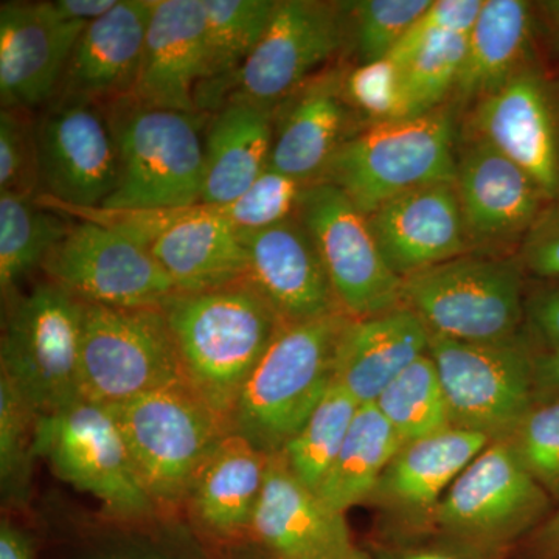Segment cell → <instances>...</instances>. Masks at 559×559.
<instances>
[{
	"instance_id": "obj_1",
	"label": "cell",
	"mask_w": 559,
	"mask_h": 559,
	"mask_svg": "<svg viewBox=\"0 0 559 559\" xmlns=\"http://www.w3.org/2000/svg\"><path fill=\"white\" fill-rule=\"evenodd\" d=\"M162 310L187 384L230 421L246 382L285 322L249 280L178 293Z\"/></svg>"
},
{
	"instance_id": "obj_2",
	"label": "cell",
	"mask_w": 559,
	"mask_h": 559,
	"mask_svg": "<svg viewBox=\"0 0 559 559\" xmlns=\"http://www.w3.org/2000/svg\"><path fill=\"white\" fill-rule=\"evenodd\" d=\"M347 312L283 323L242 389L231 432L266 455L285 450L334 382Z\"/></svg>"
},
{
	"instance_id": "obj_3",
	"label": "cell",
	"mask_w": 559,
	"mask_h": 559,
	"mask_svg": "<svg viewBox=\"0 0 559 559\" xmlns=\"http://www.w3.org/2000/svg\"><path fill=\"white\" fill-rule=\"evenodd\" d=\"M550 503L510 440H495L448 489L429 538L476 559H507L549 518Z\"/></svg>"
},
{
	"instance_id": "obj_4",
	"label": "cell",
	"mask_w": 559,
	"mask_h": 559,
	"mask_svg": "<svg viewBox=\"0 0 559 559\" xmlns=\"http://www.w3.org/2000/svg\"><path fill=\"white\" fill-rule=\"evenodd\" d=\"M120 157L117 189L100 209L180 210L200 205L204 119L124 97L105 106Z\"/></svg>"
},
{
	"instance_id": "obj_5",
	"label": "cell",
	"mask_w": 559,
	"mask_h": 559,
	"mask_svg": "<svg viewBox=\"0 0 559 559\" xmlns=\"http://www.w3.org/2000/svg\"><path fill=\"white\" fill-rule=\"evenodd\" d=\"M108 407L156 507L186 503L202 466L231 432L229 419L187 382Z\"/></svg>"
},
{
	"instance_id": "obj_6",
	"label": "cell",
	"mask_w": 559,
	"mask_h": 559,
	"mask_svg": "<svg viewBox=\"0 0 559 559\" xmlns=\"http://www.w3.org/2000/svg\"><path fill=\"white\" fill-rule=\"evenodd\" d=\"M454 106L369 124L341 146L319 182L333 183L369 216L390 200L430 183L454 182Z\"/></svg>"
},
{
	"instance_id": "obj_7",
	"label": "cell",
	"mask_w": 559,
	"mask_h": 559,
	"mask_svg": "<svg viewBox=\"0 0 559 559\" xmlns=\"http://www.w3.org/2000/svg\"><path fill=\"white\" fill-rule=\"evenodd\" d=\"M525 270L520 257L465 253L403 280V304L430 334L474 344L524 333Z\"/></svg>"
},
{
	"instance_id": "obj_8",
	"label": "cell",
	"mask_w": 559,
	"mask_h": 559,
	"mask_svg": "<svg viewBox=\"0 0 559 559\" xmlns=\"http://www.w3.org/2000/svg\"><path fill=\"white\" fill-rule=\"evenodd\" d=\"M83 301L55 283L14 299L3 322L0 377L38 415L81 400Z\"/></svg>"
},
{
	"instance_id": "obj_9",
	"label": "cell",
	"mask_w": 559,
	"mask_h": 559,
	"mask_svg": "<svg viewBox=\"0 0 559 559\" xmlns=\"http://www.w3.org/2000/svg\"><path fill=\"white\" fill-rule=\"evenodd\" d=\"M536 353L527 333L492 344L430 334L451 425L491 441L510 439L535 403Z\"/></svg>"
},
{
	"instance_id": "obj_10",
	"label": "cell",
	"mask_w": 559,
	"mask_h": 559,
	"mask_svg": "<svg viewBox=\"0 0 559 559\" xmlns=\"http://www.w3.org/2000/svg\"><path fill=\"white\" fill-rule=\"evenodd\" d=\"M186 382L162 308L84 304L81 400L112 406Z\"/></svg>"
},
{
	"instance_id": "obj_11",
	"label": "cell",
	"mask_w": 559,
	"mask_h": 559,
	"mask_svg": "<svg viewBox=\"0 0 559 559\" xmlns=\"http://www.w3.org/2000/svg\"><path fill=\"white\" fill-rule=\"evenodd\" d=\"M36 455L66 484L100 500L114 516L135 520L156 510L108 406L80 400L39 415Z\"/></svg>"
},
{
	"instance_id": "obj_12",
	"label": "cell",
	"mask_w": 559,
	"mask_h": 559,
	"mask_svg": "<svg viewBox=\"0 0 559 559\" xmlns=\"http://www.w3.org/2000/svg\"><path fill=\"white\" fill-rule=\"evenodd\" d=\"M348 35V2L277 0L260 43L231 84L227 102L277 109L318 76V69L342 49Z\"/></svg>"
},
{
	"instance_id": "obj_13",
	"label": "cell",
	"mask_w": 559,
	"mask_h": 559,
	"mask_svg": "<svg viewBox=\"0 0 559 559\" xmlns=\"http://www.w3.org/2000/svg\"><path fill=\"white\" fill-rule=\"evenodd\" d=\"M311 235L342 310L364 319L404 307L403 278L382 257L369 218L329 182L307 187L297 212Z\"/></svg>"
},
{
	"instance_id": "obj_14",
	"label": "cell",
	"mask_w": 559,
	"mask_h": 559,
	"mask_svg": "<svg viewBox=\"0 0 559 559\" xmlns=\"http://www.w3.org/2000/svg\"><path fill=\"white\" fill-rule=\"evenodd\" d=\"M43 267L83 304L164 308L178 294L150 249L92 221L72 226Z\"/></svg>"
},
{
	"instance_id": "obj_15",
	"label": "cell",
	"mask_w": 559,
	"mask_h": 559,
	"mask_svg": "<svg viewBox=\"0 0 559 559\" xmlns=\"http://www.w3.org/2000/svg\"><path fill=\"white\" fill-rule=\"evenodd\" d=\"M35 145L39 183L51 204L100 209L116 191L119 150L102 106L57 98L36 124Z\"/></svg>"
},
{
	"instance_id": "obj_16",
	"label": "cell",
	"mask_w": 559,
	"mask_h": 559,
	"mask_svg": "<svg viewBox=\"0 0 559 559\" xmlns=\"http://www.w3.org/2000/svg\"><path fill=\"white\" fill-rule=\"evenodd\" d=\"M471 131L527 173L549 204L559 202V76L530 62L476 103Z\"/></svg>"
},
{
	"instance_id": "obj_17",
	"label": "cell",
	"mask_w": 559,
	"mask_h": 559,
	"mask_svg": "<svg viewBox=\"0 0 559 559\" xmlns=\"http://www.w3.org/2000/svg\"><path fill=\"white\" fill-rule=\"evenodd\" d=\"M489 443L488 437L454 426L404 443L369 500L388 522L380 543L429 538L433 513L448 489Z\"/></svg>"
},
{
	"instance_id": "obj_18",
	"label": "cell",
	"mask_w": 559,
	"mask_h": 559,
	"mask_svg": "<svg viewBox=\"0 0 559 559\" xmlns=\"http://www.w3.org/2000/svg\"><path fill=\"white\" fill-rule=\"evenodd\" d=\"M454 186L471 249L521 246L549 205L527 173L473 134L457 150Z\"/></svg>"
},
{
	"instance_id": "obj_19",
	"label": "cell",
	"mask_w": 559,
	"mask_h": 559,
	"mask_svg": "<svg viewBox=\"0 0 559 559\" xmlns=\"http://www.w3.org/2000/svg\"><path fill=\"white\" fill-rule=\"evenodd\" d=\"M87 25L64 20L53 2L0 9L2 108L31 110L57 98L76 40Z\"/></svg>"
},
{
	"instance_id": "obj_20",
	"label": "cell",
	"mask_w": 559,
	"mask_h": 559,
	"mask_svg": "<svg viewBox=\"0 0 559 559\" xmlns=\"http://www.w3.org/2000/svg\"><path fill=\"white\" fill-rule=\"evenodd\" d=\"M249 538L267 559H345L356 549L345 514L331 510L308 488L283 452L267 460Z\"/></svg>"
},
{
	"instance_id": "obj_21",
	"label": "cell",
	"mask_w": 559,
	"mask_h": 559,
	"mask_svg": "<svg viewBox=\"0 0 559 559\" xmlns=\"http://www.w3.org/2000/svg\"><path fill=\"white\" fill-rule=\"evenodd\" d=\"M241 235L248 246V280L283 322H307L345 312L299 216Z\"/></svg>"
},
{
	"instance_id": "obj_22",
	"label": "cell",
	"mask_w": 559,
	"mask_h": 559,
	"mask_svg": "<svg viewBox=\"0 0 559 559\" xmlns=\"http://www.w3.org/2000/svg\"><path fill=\"white\" fill-rule=\"evenodd\" d=\"M367 218L390 270L403 280L471 252L454 182L407 191Z\"/></svg>"
},
{
	"instance_id": "obj_23",
	"label": "cell",
	"mask_w": 559,
	"mask_h": 559,
	"mask_svg": "<svg viewBox=\"0 0 559 559\" xmlns=\"http://www.w3.org/2000/svg\"><path fill=\"white\" fill-rule=\"evenodd\" d=\"M154 7L156 0H119L116 9L87 25L76 40L57 98L106 106L131 97Z\"/></svg>"
},
{
	"instance_id": "obj_24",
	"label": "cell",
	"mask_w": 559,
	"mask_h": 559,
	"mask_svg": "<svg viewBox=\"0 0 559 559\" xmlns=\"http://www.w3.org/2000/svg\"><path fill=\"white\" fill-rule=\"evenodd\" d=\"M204 75V0H156L131 97L154 108L198 112Z\"/></svg>"
},
{
	"instance_id": "obj_25",
	"label": "cell",
	"mask_w": 559,
	"mask_h": 559,
	"mask_svg": "<svg viewBox=\"0 0 559 559\" xmlns=\"http://www.w3.org/2000/svg\"><path fill=\"white\" fill-rule=\"evenodd\" d=\"M342 79L334 70L314 76L280 105L283 112L274 121L272 170L307 186L322 179L337 151L355 134Z\"/></svg>"
},
{
	"instance_id": "obj_26",
	"label": "cell",
	"mask_w": 559,
	"mask_h": 559,
	"mask_svg": "<svg viewBox=\"0 0 559 559\" xmlns=\"http://www.w3.org/2000/svg\"><path fill=\"white\" fill-rule=\"evenodd\" d=\"M150 250L179 294L207 293L248 280L242 235L204 205L183 209Z\"/></svg>"
},
{
	"instance_id": "obj_27",
	"label": "cell",
	"mask_w": 559,
	"mask_h": 559,
	"mask_svg": "<svg viewBox=\"0 0 559 559\" xmlns=\"http://www.w3.org/2000/svg\"><path fill=\"white\" fill-rule=\"evenodd\" d=\"M430 333L411 308L349 319L334 362V382L360 406L373 404L401 371L429 352Z\"/></svg>"
},
{
	"instance_id": "obj_28",
	"label": "cell",
	"mask_w": 559,
	"mask_h": 559,
	"mask_svg": "<svg viewBox=\"0 0 559 559\" xmlns=\"http://www.w3.org/2000/svg\"><path fill=\"white\" fill-rule=\"evenodd\" d=\"M274 110L227 102L210 117L204 135L200 205L223 207L271 167Z\"/></svg>"
},
{
	"instance_id": "obj_29",
	"label": "cell",
	"mask_w": 559,
	"mask_h": 559,
	"mask_svg": "<svg viewBox=\"0 0 559 559\" xmlns=\"http://www.w3.org/2000/svg\"><path fill=\"white\" fill-rule=\"evenodd\" d=\"M267 460L270 455L230 432L212 452L190 489L186 503L193 521L218 539L249 536Z\"/></svg>"
},
{
	"instance_id": "obj_30",
	"label": "cell",
	"mask_w": 559,
	"mask_h": 559,
	"mask_svg": "<svg viewBox=\"0 0 559 559\" xmlns=\"http://www.w3.org/2000/svg\"><path fill=\"white\" fill-rule=\"evenodd\" d=\"M536 20L533 3L484 0L479 17L466 38L465 60L454 91L460 102L476 105L535 61Z\"/></svg>"
},
{
	"instance_id": "obj_31",
	"label": "cell",
	"mask_w": 559,
	"mask_h": 559,
	"mask_svg": "<svg viewBox=\"0 0 559 559\" xmlns=\"http://www.w3.org/2000/svg\"><path fill=\"white\" fill-rule=\"evenodd\" d=\"M205 75L198 112L218 110L270 24L277 0H204Z\"/></svg>"
},
{
	"instance_id": "obj_32",
	"label": "cell",
	"mask_w": 559,
	"mask_h": 559,
	"mask_svg": "<svg viewBox=\"0 0 559 559\" xmlns=\"http://www.w3.org/2000/svg\"><path fill=\"white\" fill-rule=\"evenodd\" d=\"M404 441L374 404H362L342 450L320 487V499L337 513L369 503L389 463Z\"/></svg>"
},
{
	"instance_id": "obj_33",
	"label": "cell",
	"mask_w": 559,
	"mask_h": 559,
	"mask_svg": "<svg viewBox=\"0 0 559 559\" xmlns=\"http://www.w3.org/2000/svg\"><path fill=\"white\" fill-rule=\"evenodd\" d=\"M72 229L33 194L0 191V288L11 296L22 278L43 267Z\"/></svg>"
},
{
	"instance_id": "obj_34",
	"label": "cell",
	"mask_w": 559,
	"mask_h": 559,
	"mask_svg": "<svg viewBox=\"0 0 559 559\" xmlns=\"http://www.w3.org/2000/svg\"><path fill=\"white\" fill-rule=\"evenodd\" d=\"M373 404L404 443L452 428L439 371L429 352L401 371Z\"/></svg>"
},
{
	"instance_id": "obj_35",
	"label": "cell",
	"mask_w": 559,
	"mask_h": 559,
	"mask_svg": "<svg viewBox=\"0 0 559 559\" xmlns=\"http://www.w3.org/2000/svg\"><path fill=\"white\" fill-rule=\"evenodd\" d=\"M360 404L333 382L319 406L283 450L290 471L308 488L318 489L347 439Z\"/></svg>"
},
{
	"instance_id": "obj_36",
	"label": "cell",
	"mask_w": 559,
	"mask_h": 559,
	"mask_svg": "<svg viewBox=\"0 0 559 559\" xmlns=\"http://www.w3.org/2000/svg\"><path fill=\"white\" fill-rule=\"evenodd\" d=\"M39 415L0 377V488L3 502L22 507L32 495Z\"/></svg>"
},
{
	"instance_id": "obj_37",
	"label": "cell",
	"mask_w": 559,
	"mask_h": 559,
	"mask_svg": "<svg viewBox=\"0 0 559 559\" xmlns=\"http://www.w3.org/2000/svg\"><path fill=\"white\" fill-rule=\"evenodd\" d=\"M468 35L433 40L401 69L400 120L425 116L447 105L465 60Z\"/></svg>"
},
{
	"instance_id": "obj_38",
	"label": "cell",
	"mask_w": 559,
	"mask_h": 559,
	"mask_svg": "<svg viewBox=\"0 0 559 559\" xmlns=\"http://www.w3.org/2000/svg\"><path fill=\"white\" fill-rule=\"evenodd\" d=\"M432 0L348 2L349 35L359 64L385 60Z\"/></svg>"
},
{
	"instance_id": "obj_39",
	"label": "cell",
	"mask_w": 559,
	"mask_h": 559,
	"mask_svg": "<svg viewBox=\"0 0 559 559\" xmlns=\"http://www.w3.org/2000/svg\"><path fill=\"white\" fill-rule=\"evenodd\" d=\"M307 187L270 167L240 198L223 207L209 209L240 234H255L297 216Z\"/></svg>"
},
{
	"instance_id": "obj_40",
	"label": "cell",
	"mask_w": 559,
	"mask_h": 559,
	"mask_svg": "<svg viewBox=\"0 0 559 559\" xmlns=\"http://www.w3.org/2000/svg\"><path fill=\"white\" fill-rule=\"evenodd\" d=\"M509 440L533 479L559 502V399L535 401Z\"/></svg>"
},
{
	"instance_id": "obj_41",
	"label": "cell",
	"mask_w": 559,
	"mask_h": 559,
	"mask_svg": "<svg viewBox=\"0 0 559 559\" xmlns=\"http://www.w3.org/2000/svg\"><path fill=\"white\" fill-rule=\"evenodd\" d=\"M345 100L369 124L400 120L401 69L385 60L359 64L342 79Z\"/></svg>"
},
{
	"instance_id": "obj_42",
	"label": "cell",
	"mask_w": 559,
	"mask_h": 559,
	"mask_svg": "<svg viewBox=\"0 0 559 559\" xmlns=\"http://www.w3.org/2000/svg\"><path fill=\"white\" fill-rule=\"evenodd\" d=\"M484 0H437L415 21L389 60L403 69L433 40L469 35L479 17Z\"/></svg>"
},
{
	"instance_id": "obj_43",
	"label": "cell",
	"mask_w": 559,
	"mask_h": 559,
	"mask_svg": "<svg viewBox=\"0 0 559 559\" xmlns=\"http://www.w3.org/2000/svg\"><path fill=\"white\" fill-rule=\"evenodd\" d=\"M27 110H0V191L33 194L39 183L35 130L25 119Z\"/></svg>"
},
{
	"instance_id": "obj_44",
	"label": "cell",
	"mask_w": 559,
	"mask_h": 559,
	"mask_svg": "<svg viewBox=\"0 0 559 559\" xmlns=\"http://www.w3.org/2000/svg\"><path fill=\"white\" fill-rule=\"evenodd\" d=\"M525 272L535 277L559 278V202L547 205L520 246Z\"/></svg>"
},
{
	"instance_id": "obj_45",
	"label": "cell",
	"mask_w": 559,
	"mask_h": 559,
	"mask_svg": "<svg viewBox=\"0 0 559 559\" xmlns=\"http://www.w3.org/2000/svg\"><path fill=\"white\" fill-rule=\"evenodd\" d=\"M525 325L528 336L539 342V352L559 349V278L546 280L543 286L527 294Z\"/></svg>"
},
{
	"instance_id": "obj_46",
	"label": "cell",
	"mask_w": 559,
	"mask_h": 559,
	"mask_svg": "<svg viewBox=\"0 0 559 559\" xmlns=\"http://www.w3.org/2000/svg\"><path fill=\"white\" fill-rule=\"evenodd\" d=\"M370 551L374 559H476L430 538L377 543Z\"/></svg>"
},
{
	"instance_id": "obj_47",
	"label": "cell",
	"mask_w": 559,
	"mask_h": 559,
	"mask_svg": "<svg viewBox=\"0 0 559 559\" xmlns=\"http://www.w3.org/2000/svg\"><path fill=\"white\" fill-rule=\"evenodd\" d=\"M525 559H559V507L524 543Z\"/></svg>"
},
{
	"instance_id": "obj_48",
	"label": "cell",
	"mask_w": 559,
	"mask_h": 559,
	"mask_svg": "<svg viewBox=\"0 0 559 559\" xmlns=\"http://www.w3.org/2000/svg\"><path fill=\"white\" fill-rule=\"evenodd\" d=\"M559 399V349L538 352L535 358V401Z\"/></svg>"
},
{
	"instance_id": "obj_49",
	"label": "cell",
	"mask_w": 559,
	"mask_h": 559,
	"mask_svg": "<svg viewBox=\"0 0 559 559\" xmlns=\"http://www.w3.org/2000/svg\"><path fill=\"white\" fill-rule=\"evenodd\" d=\"M119 0H57L55 9L64 20L90 25L116 9Z\"/></svg>"
},
{
	"instance_id": "obj_50",
	"label": "cell",
	"mask_w": 559,
	"mask_h": 559,
	"mask_svg": "<svg viewBox=\"0 0 559 559\" xmlns=\"http://www.w3.org/2000/svg\"><path fill=\"white\" fill-rule=\"evenodd\" d=\"M0 559H36L31 536L9 521L0 525Z\"/></svg>"
},
{
	"instance_id": "obj_51",
	"label": "cell",
	"mask_w": 559,
	"mask_h": 559,
	"mask_svg": "<svg viewBox=\"0 0 559 559\" xmlns=\"http://www.w3.org/2000/svg\"><path fill=\"white\" fill-rule=\"evenodd\" d=\"M539 20H544V27L549 33L551 46L559 53V0L539 3Z\"/></svg>"
},
{
	"instance_id": "obj_52",
	"label": "cell",
	"mask_w": 559,
	"mask_h": 559,
	"mask_svg": "<svg viewBox=\"0 0 559 559\" xmlns=\"http://www.w3.org/2000/svg\"><path fill=\"white\" fill-rule=\"evenodd\" d=\"M345 559H374V557L371 555V551L358 549V547H356V549L353 550Z\"/></svg>"
}]
</instances>
